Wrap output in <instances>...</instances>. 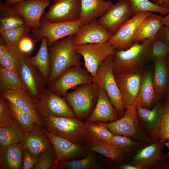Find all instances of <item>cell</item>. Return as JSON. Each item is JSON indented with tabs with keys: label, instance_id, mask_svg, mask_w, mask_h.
Instances as JSON below:
<instances>
[{
	"label": "cell",
	"instance_id": "6da1fadb",
	"mask_svg": "<svg viewBox=\"0 0 169 169\" xmlns=\"http://www.w3.org/2000/svg\"><path fill=\"white\" fill-rule=\"evenodd\" d=\"M74 35L58 40L48 47L50 59V71L47 84L49 85L59 75L69 68L81 66V55L74 49Z\"/></svg>",
	"mask_w": 169,
	"mask_h": 169
},
{
	"label": "cell",
	"instance_id": "7a4b0ae2",
	"mask_svg": "<svg viewBox=\"0 0 169 169\" xmlns=\"http://www.w3.org/2000/svg\"><path fill=\"white\" fill-rule=\"evenodd\" d=\"M50 133L83 146L90 139L85 122L77 117L49 116L41 118Z\"/></svg>",
	"mask_w": 169,
	"mask_h": 169
},
{
	"label": "cell",
	"instance_id": "3957f363",
	"mask_svg": "<svg viewBox=\"0 0 169 169\" xmlns=\"http://www.w3.org/2000/svg\"><path fill=\"white\" fill-rule=\"evenodd\" d=\"M156 37L134 43L125 50H116L112 60L114 74L142 70V66L147 59L148 50Z\"/></svg>",
	"mask_w": 169,
	"mask_h": 169
},
{
	"label": "cell",
	"instance_id": "277c9868",
	"mask_svg": "<svg viewBox=\"0 0 169 169\" xmlns=\"http://www.w3.org/2000/svg\"><path fill=\"white\" fill-rule=\"evenodd\" d=\"M100 88L93 82L84 84L63 97L77 117L82 120L88 118L91 114L97 103Z\"/></svg>",
	"mask_w": 169,
	"mask_h": 169
},
{
	"label": "cell",
	"instance_id": "5b68a950",
	"mask_svg": "<svg viewBox=\"0 0 169 169\" xmlns=\"http://www.w3.org/2000/svg\"><path fill=\"white\" fill-rule=\"evenodd\" d=\"M113 57L114 54L109 56L100 65L93 77V82L105 91L118 115L122 117L125 108L113 72Z\"/></svg>",
	"mask_w": 169,
	"mask_h": 169
},
{
	"label": "cell",
	"instance_id": "8992f818",
	"mask_svg": "<svg viewBox=\"0 0 169 169\" xmlns=\"http://www.w3.org/2000/svg\"><path fill=\"white\" fill-rule=\"evenodd\" d=\"M105 124L113 134L128 136L149 144L154 143L144 133L139 124L136 106L134 103L125 109L124 115L120 118Z\"/></svg>",
	"mask_w": 169,
	"mask_h": 169
},
{
	"label": "cell",
	"instance_id": "52a82bcc",
	"mask_svg": "<svg viewBox=\"0 0 169 169\" xmlns=\"http://www.w3.org/2000/svg\"><path fill=\"white\" fill-rule=\"evenodd\" d=\"M36 110L41 118L77 117L63 97L45 88L34 101Z\"/></svg>",
	"mask_w": 169,
	"mask_h": 169
},
{
	"label": "cell",
	"instance_id": "ba28073f",
	"mask_svg": "<svg viewBox=\"0 0 169 169\" xmlns=\"http://www.w3.org/2000/svg\"><path fill=\"white\" fill-rule=\"evenodd\" d=\"M42 24L39 28L31 31V36L34 43L40 42L44 37L48 40V47L59 39L75 35L83 25L79 20L71 22L51 23L41 19Z\"/></svg>",
	"mask_w": 169,
	"mask_h": 169
},
{
	"label": "cell",
	"instance_id": "9c48e42d",
	"mask_svg": "<svg viewBox=\"0 0 169 169\" xmlns=\"http://www.w3.org/2000/svg\"><path fill=\"white\" fill-rule=\"evenodd\" d=\"M74 48L83 56L85 68L93 77L100 65L109 56L114 54L116 50L108 41L102 43L75 45Z\"/></svg>",
	"mask_w": 169,
	"mask_h": 169
},
{
	"label": "cell",
	"instance_id": "30bf717a",
	"mask_svg": "<svg viewBox=\"0 0 169 169\" xmlns=\"http://www.w3.org/2000/svg\"><path fill=\"white\" fill-rule=\"evenodd\" d=\"M93 82V77L85 68L75 66L61 73L48 85V89L63 97L70 89H75L79 85Z\"/></svg>",
	"mask_w": 169,
	"mask_h": 169
},
{
	"label": "cell",
	"instance_id": "8fae6325",
	"mask_svg": "<svg viewBox=\"0 0 169 169\" xmlns=\"http://www.w3.org/2000/svg\"><path fill=\"white\" fill-rule=\"evenodd\" d=\"M41 19L57 23L76 21L80 19V0H55Z\"/></svg>",
	"mask_w": 169,
	"mask_h": 169
},
{
	"label": "cell",
	"instance_id": "7c38bea8",
	"mask_svg": "<svg viewBox=\"0 0 169 169\" xmlns=\"http://www.w3.org/2000/svg\"><path fill=\"white\" fill-rule=\"evenodd\" d=\"M136 106L139 122L144 133L153 142L159 140L163 103L158 101L151 109L143 108L138 105Z\"/></svg>",
	"mask_w": 169,
	"mask_h": 169
},
{
	"label": "cell",
	"instance_id": "4fadbf2b",
	"mask_svg": "<svg viewBox=\"0 0 169 169\" xmlns=\"http://www.w3.org/2000/svg\"><path fill=\"white\" fill-rule=\"evenodd\" d=\"M151 12H144L133 16L125 22L108 41L112 44L116 50H125L134 44V38L139 25Z\"/></svg>",
	"mask_w": 169,
	"mask_h": 169
},
{
	"label": "cell",
	"instance_id": "5bb4252c",
	"mask_svg": "<svg viewBox=\"0 0 169 169\" xmlns=\"http://www.w3.org/2000/svg\"><path fill=\"white\" fill-rule=\"evenodd\" d=\"M50 3L49 0H26L18 2L12 6L13 10L23 18L25 25L33 29L41 26L43 13Z\"/></svg>",
	"mask_w": 169,
	"mask_h": 169
},
{
	"label": "cell",
	"instance_id": "9a60e30c",
	"mask_svg": "<svg viewBox=\"0 0 169 169\" xmlns=\"http://www.w3.org/2000/svg\"><path fill=\"white\" fill-rule=\"evenodd\" d=\"M43 129L50 139L55 151L56 157L54 165L61 161L83 157L90 152L83 146L50 133L44 127Z\"/></svg>",
	"mask_w": 169,
	"mask_h": 169
},
{
	"label": "cell",
	"instance_id": "2e32d148",
	"mask_svg": "<svg viewBox=\"0 0 169 169\" xmlns=\"http://www.w3.org/2000/svg\"><path fill=\"white\" fill-rule=\"evenodd\" d=\"M132 15L129 0H118L97 20L113 35Z\"/></svg>",
	"mask_w": 169,
	"mask_h": 169
},
{
	"label": "cell",
	"instance_id": "e0dca14e",
	"mask_svg": "<svg viewBox=\"0 0 169 169\" xmlns=\"http://www.w3.org/2000/svg\"><path fill=\"white\" fill-rule=\"evenodd\" d=\"M114 75L126 109L134 104L139 95L143 71L121 72Z\"/></svg>",
	"mask_w": 169,
	"mask_h": 169
},
{
	"label": "cell",
	"instance_id": "ac0fdd59",
	"mask_svg": "<svg viewBox=\"0 0 169 169\" xmlns=\"http://www.w3.org/2000/svg\"><path fill=\"white\" fill-rule=\"evenodd\" d=\"M20 74L22 80V87L35 101L45 88L46 83L41 74L30 64L25 54L22 59Z\"/></svg>",
	"mask_w": 169,
	"mask_h": 169
},
{
	"label": "cell",
	"instance_id": "d6986e66",
	"mask_svg": "<svg viewBox=\"0 0 169 169\" xmlns=\"http://www.w3.org/2000/svg\"><path fill=\"white\" fill-rule=\"evenodd\" d=\"M165 143L159 140L137 150L131 163L141 169L154 168L162 161L169 158L163 152Z\"/></svg>",
	"mask_w": 169,
	"mask_h": 169
},
{
	"label": "cell",
	"instance_id": "ffe728a7",
	"mask_svg": "<svg viewBox=\"0 0 169 169\" xmlns=\"http://www.w3.org/2000/svg\"><path fill=\"white\" fill-rule=\"evenodd\" d=\"M112 36L95 19L80 27L74 36V44L104 43L108 41Z\"/></svg>",
	"mask_w": 169,
	"mask_h": 169
},
{
	"label": "cell",
	"instance_id": "44dd1931",
	"mask_svg": "<svg viewBox=\"0 0 169 169\" xmlns=\"http://www.w3.org/2000/svg\"><path fill=\"white\" fill-rule=\"evenodd\" d=\"M0 95L18 108L30 113L36 123L43 127V123L36 110L33 99L22 87L15 90H1Z\"/></svg>",
	"mask_w": 169,
	"mask_h": 169
},
{
	"label": "cell",
	"instance_id": "7402d4cb",
	"mask_svg": "<svg viewBox=\"0 0 169 169\" xmlns=\"http://www.w3.org/2000/svg\"><path fill=\"white\" fill-rule=\"evenodd\" d=\"M113 106L106 92L100 88L95 106L85 122H105L117 120L118 114Z\"/></svg>",
	"mask_w": 169,
	"mask_h": 169
},
{
	"label": "cell",
	"instance_id": "603a6c76",
	"mask_svg": "<svg viewBox=\"0 0 169 169\" xmlns=\"http://www.w3.org/2000/svg\"><path fill=\"white\" fill-rule=\"evenodd\" d=\"M43 127L36 124L30 131L24 134L23 141V149L28 150L37 157L52 145Z\"/></svg>",
	"mask_w": 169,
	"mask_h": 169
},
{
	"label": "cell",
	"instance_id": "cb8c5ba5",
	"mask_svg": "<svg viewBox=\"0 0 169 169\" xmlns=\"http://www.w3.org/2000/svg\"><path fill=\"white\" fill-rule=\"evenodd\" d=\"M159 100L153 80V74L148 71L143 74L139 95L134 103L141 107L151 109Z\"/></svg>",
	"mask_w": 169,
	"mask_h": 169
},
{
	"label": "cell",
	"instance_id": "d4e9b609",
	"mask_svg": "<svg viewBox=\"0 0 169 169\" xmlns=\"http://www.w3.org/2000/svg\"><path fill=\"white\" fill-rule=\"evenodd\" d=\"M80 19L83 24H87L104 15L113 5L110 1L80 0Z\"/></svg>",
	"mask_w": 169,
	"mask_h": 169
},
{
	"label": "cell",
	"instance_id": "484cf974",
	"mask_svg": "<svg viewBox=\"0 0 169 169\" xmlns=\"http://www.w3.org/2000/svg\"><path fill=\"white\" fill-rule=\"evenodd\" d=\"M23 142L0 147V169H20L23 166Z\"/></svg>",
	"mask_w": 169,
	"mask_h": 169
},
{
	"label": "cell",
	"instance_id": "4316f807",
	"mask_svg": "<svg viewBox=\"0 0 169 169\" xmlns=\"http://www.w3.org/2000/svg\"><path fill=\"white\" fill-rule=\"evenodd\" d=\"M161 15L152 13L141 23L136 32L134 38V43L156 37L158 31L164 25Z\"/></svg>",
	"mask_w": 169,
	"mask_h": 169
},
{
	"label": "cell",
	"instance_id": "83f0119b",
	"mask_svg": "<svg viewBox=\"0 0 169 169\" xmlns=\"http://www.w3.org/2000/svg\"><path fill=\"white\" fill-rule=\"evenodd\" d=\"M169 79V65L163 58L154 61L153 74L154 85L159 100L165 97L167 84Z\"/></svg>",
	"mask_w": 169,
	"mask_h": 169
},
{
	"label": "cell",
	"instance_id": "f1b7e54d",
	"mask_svg": "<svg viewBox=\"0 0 169 169\" xmlns=\"http://www.w3.org/2000/svg\"><path fill=\"white\" fill-rule=\"evenodd\" d=\"M39 49L33 56L28 58L30 64L37 69L47 84L50 71V59L48 50V40L46 37L41 40Z\"/></svg>",
	"mask_w": 169,
	"mask_h": 169
},
{
	"label": "cell",
	"instance_id": "f546056e",
	"mask_svg": "<svg viewBox=\"0 0 169 169\" xmlns=\"http://www.w3.org/2000/svg\"><path fill=\"white\" fill-rule=\"evenodd\" d=\"M84 146L90 152H97L115 161H121L124 156V151L109 142L90 139Z\"/></svg>",
	"mask_w": 169,
	"mask_h": 169
},
{
	"label": "cell",
	"instance_id": "4dcf8cb0",
	"mask_svg": "<svg viewBox=\"0 0 169 169\" xmlns=\"http://www.w3.org/2000/svg\"><path fill=\"white\" fill-rule=\"evenodd\" d=\"M0 33L25 24L23 18L13 10L12 5L0 3Z\"/></svg>",
	"mask_w": 169,
	"mask_h": 169
},
{
	"label": "cell",
	"instance_id": "1f68e13d",
	"mask_svg": "<svg viewBox=\"0 0 169 169\" xmlns=\"http://www.w3.org/2000/svg\"><path fill=\"white\" fill-rule=\"evenodd\" d=\"M24 54L18 45L8 46L5 51L0 54V65L20 74Z\"/></svg>",
	"mask_w": 169,
	"mask_h": 169
},
{
	"label": "cell",
	"instance_id": "d6a6232c",
	"mask_svg": "<svg viewBox=\"0 0 169 169\" xmlns=\"http://www.w3.org/2000/svg\"><path fill=\"white\" fill-rule=\"evenodd\" d=\"M24 134L16 120L9 125L0 127V147L23 142Z\"/></svg>",
	"mask_w": 169,
	"mask_h": 169
},
{
	"label": "cell",
	"instance_id": "836d02e7",
	"mask_svg": "<svg viewBox=\"0 0 169 169\" xmlns=\"http://www.w3.org/2000/svg\"><path fill=\"white\" fill-rule=\"evenodd\" d=\"M90 152L82 158L60 161L58 164L54 165L52 169H95L99 168L96 158Z\"/></svg>",
	"mask_w": 169,
	"mask_h": 169
},
{
	"label": "cell",
	"instance_id": "e575fe53",
	"mask_svg": "<svg viewBox=\"0 0 169 169\" xmlns=\"http://www.w3.org/2000/svg\"><path fill=\"white\" fill-rule=\"evenodd\" d=\"M22 86V79L19 74L0 65V91L16 89Z\"/></svg>",
	"mask_w": 169,
	"mask_h": 169
},
{
	"label": "cell",
	"instance_id": "d590c367",
	"mask_svg": "<svg viewBox=\"0 0 169 169\" xmlns=\"http://www.w3.org/2000/svg\"><path fill=\"white\" fill-rule=\"evenodd\" d=\"M85 122L88 130L90 140L110 143L113 134L110 131L105 123Z\"/></svg>",
	"mask_w": 169,
	"mask_h": 169
},
{
	"label": "cell",
	"instance_id": "8d00e7d4",
	"mask_svg": "<svg viewBox=\"0 0 169 169\" xmlns=\"http://www.w3.org/2000/svg\"><path fill=\"white\" fill-rule=\"evenodd\" d=\"M31 28L25 25L0 33V38L8 46L18 45L21 39L29 34Z\"/></svg>",
	"mask_w": 169,
	"mask_h": 169
},
{
	"label": "cell",
	"instance_id": "74e56055",
	"mask_svg": "<svg viewBox=\"0 0 169 169\" xmlns=\"http://www.w3.org/2000/svg\"><path fill=\"white\" fill-rule=\"evenodd\" d=\"M110 143L125 151H137L149 144L135 140L128 136L114 134L112 136Z\"/></svg>",
	"mask_w": 169,
	"mask_h": 169
},
{
	"label": "cell",
	"instance_id": "f35d334b",
	"mask_svg": "<svg viewBox=\"0 0 169 169\" xmlns=\"http://www.w3.org/2000/svg\"><path fill=\"white\" fill-rule=\"evenodd\" d=\"M7 100L15 120L19 124L24 133H28L37 124L33 118L30 113L18 108Z\"/></svg>",
	"mask_w": 169,
	"mask_h": 169
},
{
	"label": "cell",
	"instance_id": "ab89813d",
	"mask_svg": "<svg viewBox=\"0 0 169 169\" xmlns=\"http://www.w3.org/2000/svg\"><path fill=\"white\" fill-rule=\"evenodd\" d=\"M132 15L144 12H154L163 16L169 13V9L159 7L149 0H129Z\"/></svg>",
	"mask_w": 169,
	"mask_h": 169
},
{
	"label": "cell",
	"instance_id": "60d3db41",
	"mask_svg": "<svg viewBox=\"0 0 169 169\" xmlns=\"http://www.w3.org/2000/svg\"><path fill=\"white\" fill-rule=\"evenodd\" d=\"M169 53V46L156 38L148 50L146 58L154 61L165 58Z\"/></svg>",
	"mask_w": 169,
	"mask_h": 169
},
{
	"label": "cell",
	"instance_id": "b9f144b4",
	"mask_svg": "<svg viewBox=\"0 0 169 169\" xmlns=\"http://www.w3.org/2000/svg\"><path fill=\"white\" fill-rule=\"evenodd\" d=\"M55 157V151L52 144L38 156L34 169H52L54 165Z\"/></svg>",
	"mask_w": 169,
	"mask_h": 169
},
{
	"label": "cell",
	"instance_id": "7bdbcfd3",
	"mask_svg": "<svg viewBox=\"0 0 169 169\" xmlns=\"http://www.w3.org/2000/svg\"><path fill=\"white\" fill-rule=\"evenodd\" d=\"M15 120L7 100L0 95V127L9 125Z\"/></svg>",
	"mask_w": 169,
	"mask_h": 169
},
{
	"label": "cell",
	"instance_id": "ee69618b",
	"mask_svg": "<svg viewBox=\"0 0 169 169\" xmlns=\"http://www.w3.org/2000/svg\"><path fill=\"white\" fill-rule=\"evenodd\" d=\"M163 103V111L160 126V141L163 142L169 139V100Z\"/></svg>",
	"mask_w": 169,
	"mask_h": 169
},
{
	"label": "cell",
	"instance_id": "f6af8a7d",
	"mask_svg": "<svg viewBox=\"0 0 169 169\" xmlns=\"http://www.w3.org/2000/svg\"><path fill=\"white\" fill-rule=\"evenodd\" d=\"M38 157L33 155L28 150L23 149L22 169H34V166L38 161Z\"/></svg>",
	"mask_w": 169,
	"mask_h": 169
},
{
	"label": "cell",
	"instance_id": "bcb514c9",
	"mask_svg": "<svg viewBox=\"0 0 169 169\" xmlns=\"http://www.w3.org/2000/svg\"><path fill=\"white\" fill-rule=\"evenodd\" d=\"M33 41L29 34L23 37L18 45L21 51L25 54L31 52L34 47Z\"/></svg>",
	"mask_w": 169,
	"mask_h": 169
},
{
	"label": "cell",
	"instance_id": "7dc6e473",
	"mask_svg": "<svg viewBox=\"0 0 169 169\" xmlns=\"http://www.w3.org/2000/svg\"><path fill=\"white\" fill-rule=\"evenodd\" d=\"M156 38L169 46V26H162L158 32Z\"/></svg>",
	"mask_w": 169,
	"mask_h": 169
},
{
	"label": "cell",
	"instance_id": "c3c4849f",
	"mask_svg": "<svg viewBox=\"0 0 169 169\" xmlns=\"http://www.w3.org/2000/svg\"><path fill=\"white\" fill-rule=\"evenodd\" d=\"M157 6L169 9V0H151Z\"/></svg>",
	"mask_w": 169,
	"mask_h": 169
},
{
	"label": "cell",
	"instance_id": "681fc988",
	"mask_svg": "<svg viewBox=\"0 0 169 169\" xmlns=\"http://www.w3.org/2000/svg\"><path fill=\"white\" fill-rule=\"evenodd\" d=\"M155 169H169V160L165 159L156 165L154 168Z\"/></svg>",
	"mask_w": 169,
	"mask_h": 169
},
{
	"label": "cell",
	"instance_id": "f907efd6",
	"mask_svg": "<svg viewBox=\"0 0 169 169\" xmlns=\"http://www.w3.org/2000/svg\"><path fill=\"white\" fill-rule=\"evenodd\" d=\"M120 168L122 169H141L139 166L131 163L123 165L120 167Z\"/></svg>",
	"mask_w": 169,
	"mask_h": 169
},
{
	"label": "cell",
	"instance_id": "816d5d0a",
	"mask_svg": "<svg viewBox=\"0 0 169 169\" xmlns=\"http://www.w3.org/2000/svg\"><path fill=\"white\" fill-rule=\"evenodd\" d=\"M162 22L163 25L169 26V13L166 16L162 18Z\"/></svg>",
	"mask_w": 169,
	"mask_h": 169
},
{
	"label": "cell",
	"instance_id": "f5cc1de1",
	"mask_svg": "<svg viewBox=\"0 0 169 169\" xmlns=\"http://www.w3.org/2000/svg\"><path fill=\"white\" fill-rule=\"evenodd\" d=\"M26 0H6L5 3L7 4L13 5L15 3L22 1ZM49 1H54L55 0H49Z\"/></svg>",
	"mask_w": 169,
	"mask_h": 169
},
{
	"label": "cell",
	"instance_id": "db71d44e",
	"mask_svg": "<svg viewBox=\"0 0 169 169\" xmlns=\"http://www.w3.org/2000/svg\"><path fill=\"white\" fill-rule=\"evenodd\" d=\"M166 93H167L168 96L167 99L169 100V79L166 86Z\"/></svg>",
	"mask_w": 169,
	"mask_h": 169
},
{
	"label": "cell",
	"instance_id": "11a10c76",
	"mask_svg": "<svg viewBox=\"0 0 169 169\" xmlns=\"http://www.w3.org/2000/svg\"><path fill=\"white\" fill-rule=\"evenodd\" d=\"M166 142H165V144L168 149V152L167 155L169 156V139Z\"/></svg>",
	"mask_w": 169,
	"mask_h": 169
},
{
	"label": "cell",
	"instance_id": "9f6ffc18",
	"mask_svg": "<svg viewBox=\"0 0 169 169\" xmlns=\"http://www.w3.org/2000/svg\"><path fill=\"white\" fill-rule=\"evenodd\" d=\"M165 60L167 63L169 65V53L165 58Z\"/></svg>",
	"mask_w": 169,
	"mask_h": 169
}]
</instances>
